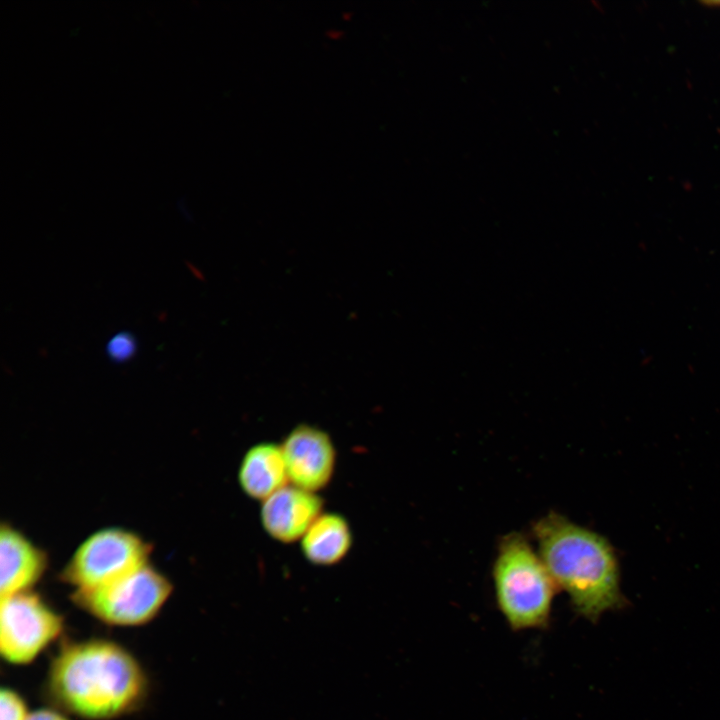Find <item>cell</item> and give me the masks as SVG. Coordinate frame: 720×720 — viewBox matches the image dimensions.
<instances>
[{"label":"cell","instance_id":"cell-1","mask_svg":"<svg viewBox=\"0 0 720 720\" xmlns=\"http://www.w3.org/2000/svg\"><path fill=\"white\" fill-rule=\"evenodd\" d=\"M51 699L88 720H110L135 710L148 681L138 660L108 639L66 643L53 659L47 679Z\"/></svg>","mask_w":720,"mask_h":720},{"label":"cell","instance_id":"cell-2","mask_svg":"<svg viewBox=\"0 0 720 720\" xmlns=\"http://www.w3.org/2000/svg\"><path fill=\"white\" fill-rule=\"evenodd\" d=\"M538 553L574 612L597 623L607 611L623 609L617 556L601 534L550 511L532 524Z\"/></svg>","mask_w":720,"mask_h":720},{"label":"cell","instance_id":"cell-3","mask_svg":"<svg viewBox=\"0 0 720 720\" xmlns=\"http://www.w3.org/2000/svg\"><path fill=\"white\" fill-rule=\"evenodd\" d=\"M492 579L498 609L513 631L549 626L559 590L523 533L512 531L500 537Z\"/></svg>","mask_w":720,"mask_h":720},{"label":"cell","instance_id":"cell-4","mask_svg":"<svg viewBox=\"0 0 720 720\" xmlns=\"http://www.w3.org/2000/svg\"><path fill=\"white\" fill-rule=\"evenodd\" d=\"M173 590L170 580L150 563L107 585L74 591L73 601L101 622L139 626L158 615Z\"/></svg>","mask_w":720,"mask_h":720},{"label":"cell","instance_id":"cell-5","mask_svg":"<svg viewBox=\"0 0 720 720\" xmlns=\"http://www.w3.org/2000/svg\"><path fill=\"white\" fill-rule=\"evenodd\" d=\"M152 546L133 531L109 527L89 535L61 572L74 591L114 582L149 563Z\"/></svg>","mask_w":720,"mask_h":720},{"label":"cell","instance_id":"cell-6","mask_svg":"<svg viewBox=\"0 0 720 720\" xmlns=\"http://www.w3.org/2000/svg\"><path fill=\"white\" fill-rule=\"evenodd\" d=\"M63 628V617L32 590L1 597L0 653L8 663H31Z\"/></svg>","mask_w":720,"mask_h":720},{"label":"cell","instance_id":"cell-7","mask_svg":"<svg viewBox=\"0 0 720 720\" xmlns=\"http://www.w3.org/2000/svg\"><path fill=\"white\" fill-rule=\"evenodd\" d=\"M281 448L291 485L314 493L327 486L334 473L336 451L325 431L300 424L289 432Z\"/></svg>","mask_w":720,"mask_h":720},{"label":"cell","instance_id":"cell-8","mask_svg":"<svg viewBox=\"0 0 720 720\" xmlns=\"http://www.w3.org/2000/svg\"><path fill=\"white\" fill-rule=\"evenodd\" d=\"M322 508L323 501L316 493L287 485L263 501L260 519L269 536L292 543L302 539Z\"/></svg>","mask_w":720,"mask_h":720},{"label":"cell","instance_id":"cell-9","mask_svg":"<svg viewBox=\"0 0 720 720\" xmlns=\"http://www.w3.org/2000/svg\"><path fill=\"white\" fill-rule=\"evenodd\" d=\"M48 565L46 553L10 524L0 530L1 597L30 591Z\"/></svg>","mask_w":720,"mask_h":720},{"label":"cell","instance_id":"cell-10","mask_svg":"<svg viewBox=\"0 0 720 720\" xmlns=\"http://www.w3.org/2000/svg\"><path fill=\"white\" fill-rule=\"evenodd\" d=\"M241 489L262 502L289 483L281 445L262 442L252 446L241 460L238 472Z\"/></svg>","mask_w":720,"mask_h":720},{"label":"cell","instance_id":"cell-11","mask_svg":"<svg viewBox=\"0 0 720 720\" xmlns=\"http://www.w3.org/2000/svg\"><path fill=\"white\" fill-rule=\"evenodd\" d=\"M351 546L350 526L338 513H322L301 539L304 557L309 562L322 566L341 561Z\"/></svg>","mask_w":720,"mask_h":720},{"label":"cell","instance_id":"cell-12","mask_svg":"<svg viewBox=\"0 0 720 720\" xmlns=\"http://www.w3.org/2000/svg\"><path fill=\"white\" fill-rule=\"evenodd\" d=\"M0 720H27L30 712L24 698L12 688L0 692Z\"/></svg>","mask_w":720,"mask_h":720},{"label":"cell","instance_id":"cell-13","mask_svg":"<svg viewBox=\"0 0 720 720\" xmlns=\"http://www.w3.org/2000/svg\"><path fill=\"white\" fill-rule=\"evenodd\" d=\"M136 351V340L127 332L113 335L106 345V352L111 360L124 362L129 360Z\"/></svg>","mask_w":720,"mask_h":720},{"label":"cell","instance_id":"cell-14","mask_svg":"<svg viewBox=\"0 0 720 720\" xmlns=\"http://www.w3.org/2000/svg\"><path fill=\"white\" fill-rule=\"evenodd\" d=\"M27 720H69L63 713L51 708H40L30 712Z\"/></svg>","mask_w":720,"mask_h":720}]
</instances>
